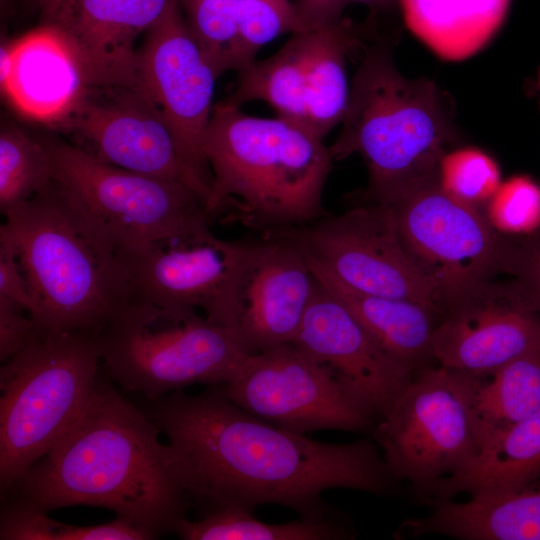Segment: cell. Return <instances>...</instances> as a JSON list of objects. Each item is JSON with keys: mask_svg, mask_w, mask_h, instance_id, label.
<instances>
[{"mask_svg": "<svg viewBox=\"0 0 540 540\" xmlns=\"http://www.w3.org/2000/svg\"><path fill=\"white\" fill-rule=\"evenodd\" d=\"M60 0H33L40 9L42 17L49 13Z\"/></svg>", "mask_w": 540, "mask_h": 540, "instance_id": "40", "label": "cell"}, {"mask_svg": "<svg viewBox=\"0 0 540 540\" xmlns=\"http://www.w3.org/2000/svg\"><path fill=\"white\" fill-rule=\"evenodd\" d=\"M539 86H540V71H539Z\"/></svg>", "mask_w": 540, "mask_h": 540, "instance_id": "42", "label": "cell"}, {"mask_svg": "<svg viewBox=\"0 0 540 540\" xmlns=\"http://www.w3.org/2000/svg\"><path fill=\"white\" fill-rule=\"evenodd\" d=\"M470 375L423 366L375 430L395 479L423 496L465 468L480 452Z\"/></svg>", "mask_w": 540, "mask_h": 540, "instance_id": "8", "label": "cell"}, {"mask_svg": "<svg viewBox=\"0 0 540 540\" xmlns=\"http://www.w3.org/2000/svg\"><path fill=\"white\" fill-rule=\"evenodd\" d=\"M47 512L22 503L8 501L0 518L1 540H149L156 538L149 531L120 517L91 526L63 523L47 516Z\"/></svg>", "mask_w": 540, "mask_h": 540, "instance_id": "30", "label": "cell"}, {"mask_svg": "<svg viewBox=\"0 0 540 540\" xmlns=\"http://www.w3.org/2000/svg\"><path fill=\"white\" fill-rule=\"evenodd\" d=\"M236 6L238 32L231 70L238 73L255 62L259 49L279 35L309 30L288 0H236Z\"/></svg>", "mask_w": 540, "mask_h": 540, "instance_id": "31", "label": "cell"}, {"mask_svg": "<svg viewBox=\"0 0 540 540\" xmlns=\"http://www.w3.org/2000/svg\"><path fill=\"white\" fill-rule=\"evenodd\" d=\"M4 217L0 244L15 255L44 330L96 336L132 299L123 247L54 180Z\"/></svg>", "mask_w": 540, "mask_h": 540, "instance_id": "3", "label": "cell"}, {"mask_svg": "<svg viewBox=\"0 0 540 540\" xmlns=\"http://www.w3.org/2000/svg\"><path fill=\"white\" fill-rule=\"evenodd\" d=\"M511 0H398L410 31L445 60L479 51L502 25Z\"/></svg>", "mask_w": 540, "mask_h": 540, "instance_id": "24", "label": "cell"}, {"mask_svg": "<svg viewBox=\"0 0 540 540\" xmlns=\"http://www.w3.org/2000/svg\"><path fill=\"white\" fill-rule=\"evenodd\" d=\"M250 101H264L278 117L307 129L306 31L293 33L275 54L241 71L236 89L223 102L240 108Z\"/></svg>", "mask_w": 540, "mask_h": 540, "instance_id": "27", "label": "cell"}, {"mask_svg": "<svg viewBox=\"0 0 540 540\" xmlns=\"http://www.w3.org/2000/svg\"><path fill=\"white\" fill-rule=\"evenodd\" d=\"M0 84L24 117L55 128L90 86L81 57L55 25H43L2 44Z\"/></svg>", "mask_w": 540, "mask_h": 540, "instance_id": "20", "label": "cell"}, {"mask_svg": "<svg viewBox=\"0 0 540 540\" xmlns=\"http://www.w3.org/2000/svg\"><path fill=\"white\" fill-rule=\"evenodd\" d=\"M391 44L379 40L364 49L341 132L330 147L333 159L361 155L369 177L362 202L384 205L438 179L440 161L457 138L439 87L402 75Z\"/></svg>", "mask_w": 540, "mask_h": 540, "instance_id": "5", "label": "cell"}, {"mask_svg": "<svg viewBox=\"0 0 540 540\" xmlns=\"http://www.w3.org/2000/svg\"><path fill=\"white\" fill-rule=\"evenodd\" d=\"M516 283L540 315V229L521 237V256Z\"/></svg>", "mask_w": 540, "mask_h": 540, "instance_id": "36", "label": "cell"}, {"mask_svg": "<svg viewBox=\"0 0 540 540\" xmlns=\"http://www.w3.org/2000/svg\"><path fill=\"white\" fill-rule=\"evenodd\" d=\"M173 0H60L43 16L78 51L90 86L139 89L137 37L146 33Z\"/></svg>", "mask_w": 540, "mask_h": 540, "instance_id": "19", "label": "cell"}, {"mask_svg": "<svg viewBox=\"0 0 540 540\" xmlns=\"http://www.w3.org/2000/svg\"><path fill=\"white\" fill-rule=\"evenodd\" d=\"M346 0H298L295 5L309 30L339 22L347 6Z\"/></svg>", "mask_w": 540, "mask_h": 540, "instance_id": "38", "label": "cell"}, {"mask_svg": "<svg viewBox=\"0 0 540 540\" xmlns=\"http://www.w3.org/2000/svg\"><path fill=\"white\" fill-rule=\"evenodd\" d=\"M307 261L319 283L347 307L391 357L413 372L434 359L433 339L441 317L436 309L353 289Z\"/></svg>", "mask_w": 540, "mask_h": 540, "instance_id": "22", "label": "cell"}, {"mask_svg": "<svg viewBox=\"0 0 540 540\" xmlns=\"http://www.w3.org/2000/svg\"><path fill=\"white\" fill-rule=\"evenodd\" d=\"M41 140L53 180L122 247L208 227L206 201L187 185L109 164L64 140Z\"/></svg>", "mask_w": 540, "mask_h": 540, "instance_id": "9", "label": "cell"}, {"mask_svg": "<svg viewBox=\"0 0 540 540\" xmlns=\"http://www.w3.org/2000/svg\"><path fill=\"white\" fill-rule=\"evenodd\" d=\"M17 303L0 297V360L6 362L37 341L45 332Z\"/></svg>", "mask_w": 540, "mask_h": 540, "instance_id": "35", "label": "cell"}, {"mask_svg": "<svg viewBox=\"0 0 540 540\" xmlns=\"http://www.w3.org/2000/svg\"><path fill=\"white\" fill-rule=\"evenodd\" d=\"M387 206L408 255L441 295L501 275L516 276L521 237L497 231L478 208L446 193L438 179Z\"/></svg>", "mask_w": 540, "mask_h": 540, "instance_id": "10", "label": "cell"}, {"mask_svg": "<svg viewBox=\"0 0 540 540\" xmlns=\"http://www.w3.org/2000/svg\"><path fill=\"white\" fill-rule=\"evenodd\" d=\"M95 335L46 331L0 369V486L5 493L67 431L98 381Z\"/></svg>", "mask_w": 540, "mask_h": 540, "instance_id": "6", "label": "cell"}, {"mask_svg": "<svg viewBox=\"0 0 540 540\" xmlns=\"http://www.w3.org/2000/svg\"><path fill=\"white\" fill-rule=\"evenodd\" d=\"M15 2L16 0H0L2 15H7L8 13H10L14 7Z\"/></svg>", "mask_w": 540, "mask_h": 540, "instance_id": "41", "label": "cell"}, {"mask_svg": "<svg viewBox=\"0 0 540 540\" xmlns=\"http://www.w3.org/2000/svg\"><path fill=\"white\" fill-rule=\"evenodd\" d=\"M54 129L79 140V147L109 164L176 181L205 201L210 186L188 166L160 111L137 88L89 86Z\"/></svg>", "mask_w": 540, "mask_h": 540, "instance_id": "14", "label": "cell"}, {"mask_svg": "<svg viewBox=\"0 0 540 540\" xmlns=\"http://www.w3.org/2000/svg\"><path fill=\"white\" fill-rule=\"evenodd\" d=\"M211 170L206 208L264 233L326 215L322 197L332 154L323 139L283 118L244 114L218 102L202 143Z\"/></svg>", "mask_w": 540, "mask_h": 540, "instance_id": "4", "label": "cell"}, {"mask_svg": "<svg viewBox=\"0 0 540 540\" xmlns=\"http://www.w3.org/2000/svg\"><path fill=\"white\" fill-rule=\"evenodd\" d=\"M292 342L330 366L380 417L413 377L414 372L385 352L319 281Z\"/></svg>", "mask_w": 540, "mask_h": 540, "instance_id": "18", "label": "cell"}, {"mask_svg": "<svg viewBox=\"0 0 540 540\" xmlns=\"http://www.w3.org/2000/svg\"><path fill=\"white\" fill-rule=\"evenodd\" d=\"M109 375L156 400L183 387L229 382L246 354L233 332L199 310L130 300L96 335Z\"/></svg>", "mask_w": 540, "mask_h": 540, "instance_id": "7", "label": "cell"}, {"mask_svg": "<svg viewBox=\"0 0 540 540\" xmlns=\"http://www.w3.org/2000/svg\"><path fill=\"white\" fill-rule=\"evenodd\" d=\"M220 387L245 411L304 435L363 431L375 415L330 366L295 342L247 355Z\"/></svg>", "mask_w": 540, "mask_h": 540, "instance_id": "11", "label": "cell"}, {"mask_svg": "<svg viewBox=\"0 0 540 540\" xmlns=\"http://www.w3.org/2000/svg\"><path fill=\"white\" fill-rule=\"evenodd\" d=\"M138 76L139 89L160 111L183 159L210 186L202 143L220 75L190 33L180 0L145 33Z\"/></svg>", "mask_w": 540, "mask_h": 540, "instance_id": "16", "label": "cell"}, {"mask_svg": "<svg viewBox=\"0 0 540 540\" xmlns=\"http://www.w3.org/2000/svg\"><path fill=\"white\" fill-rule=\"evenodd\" d=\"M500 183L497 163L479 149L448 151L440 161L439 186L452 197L476 208L486 205Z\"/></svg>", "mask_w": 540, "mask_h": 540, "instance_id": "33", "label": "cell"}, {"mask_svg": "<svg viewBox=\"0 0 540 540\" xmlns=\"http://www.w3.org/2000/svg\"><path fill=\"white\" fill-rule=\"evenodd\" d=\"M152 401L144 412L167 437L187 496L206 513L276 504L318 519L330 515L322 499L329 489L382 495L392 488L395 478L371 441L310 439L245 411L220 385Z\"/></svg>", "mask_w": 540, "mask_h": 540, "instance_id": "1", "label": "cell"}, {"mask_svg": "<svg viewBox=\"0 0 540 540\" xmlns=\"http://www.w3.org/2000/svg\"><path fill=\"white\" fill-rule=\"evenodd\" d=\"M268 233L289 239L353 289L420 302L441 314V292L408 255L387 205L362 202L339 215Z\"/></svg>", "mask_w": 540, "mask_h": 540, "instance_id": "12", "label": "cell"}, {"mask_svg": "<svg viewBox=\"0 0 540 540\" xmlns=\"http://www.w3.org/2000/svg\"><path fill=\"white\" fill-rule=\"evenodd\" d=\"M53 182L47 149L14 124L0 131V210L6 215Z\"/></svg>", "mask_w": 540, "mask_h": 540, "instance_id": "29", "label": "cell"}, {"mask_svg": "<svg viewBox=\"0 0 540 540\" xmlns=\"http://www.w3.org/2000/svg\"><path fill=\"white\" fill-rule=\"evenodd\" d=\"M472 378L480 451L502 432L540 410V349L490 374Z\"/></svg>", "mask_w": 540, "mask_h": 540, "instance_id": "26", "label": "cell"}, {"mask_svg": "<svg viewBox=\"0 0 540 540\" xmlns=\"http://www.w3.org/2000/svg\"><path fill=\"white\" fill-rule=\"evenodd\" d=\"M303 252L289 239L263 234L242 252L214 323L229 328L248 355L292 342L317 289Z\"/></svg>", "mask_w": 540, "mask_h": 540, "instance_id": "13", "label": "cell"}, {"mask_svg": "<svg viewBox=\"0 0 540 540\" xmlns=\"http://www.w3.org/2000/svg\"><path fill=\"white\" fill-rule=\"evenodd\" d=\"M347 4L357 2L365 4L371 8H384V7H390L395 2H398V0H346Z\"/></svg>", "mask_w": 540, "mask_h": 540, "instance_id": "39", "label": "cell"}, {"mask_svg": "<svg viewBox=\"0 0 540 540\" xmlns=\"http://www.w3.org/2000/svg\"><path fill=\"white\" fill-rule=\"evenodd\" d=\"M432 513L404 521L402 535L462 540H540V478L517 490L431 501Z\"/></svg>", "mask_w": 540, "mask_h": 540, "instance_id": "21", "label": "cell"}, {"mask_svg": "<svg viewBox=\"0 0 540 540\" xmlns=\"http://www.w3.org/2000/svg\"><path fill=\"white\" fill-rule=\"evenodd\" d=\"M193 38L218 74L231 70L237 38L236 0H180Z\"/></svg>", "mask_w": 540, "mask_h": 540, "instance_id": "32", "label": "cell"}, {"mask_svg": "<svg viewBox=\"0 0 540 540\" xmlns=\"http://www.w3.org/2000/svg\"><path fill=\"white\" fill-rule=\"evenodd\" d=\"M485 217L500 233L522 237L540 229V185L527 175L501 182L486 203Z\"/></svg>", "mask_w": 540, "mask_h": 540, "instance_id": "34", "label": "cell"}, {"mask_svg": "<svg viewBox=\"0 0 540 540\" xmlns=\"http://www.w3.org/2000/svg\"><path fill=\"white\" fill-rule=\"evenodd\" d=\"M0 297L17 303L32 316L34 302L26 279L13 252L2 244H0Z\"/></svg>", "mask_w": 540, "mask_h": 540, "instance_id": "37", "label": "cell"}, {"mask_svg": "<svg viewBox=\"0 0 540 540\" xmlns=\"http://www.w3.org/2000/svg\"><path fill=\"white\" fill-rule=\"evenodd\" d=\"M540 349V315L515 280H489L442 293L433 339L439 365L484 376Z\"/></svg>", "mask_w": 540, "mask_h": 540, "instance_id": "15", "label": "cell"}, {"mask_svg": "<svg viewBox=\"0 0 540 540\" xmlns=\"http://www.w3.org/2000/svg\"><path fill=\"white\" fill-rule=\"evenodd\" d=\"M185 540H338L354 538L352 528L340 520L325 518L265 523L252 511L223 507L205 513L198 521L180 519L173 530Z\"/></svg>", "mask_w": 540, "mask_h": 540, "instance_id": "28", "label": "cell"}, {"mask_svg": "<svg viewBox=\"0 0 540 540\" xmlns=\"http://www.w3.org/2000/svg\"><path fill=\"white\" fill-rule=\"evenodd\" d=\"M307 129L324 137L341 123L349 100L346 59L362 46L359 29L351 20L306 31Z\"/></svg>", "mask_w": 540, "mask_h": 540, "instance_id": "25", "label": "cell"}, {"mask_svg": "<svg viewBox=\"0 0 540 540\" xmlns=\"http://www.w3.org/2000/svg\"><path fill=\"white\" fill-rule=\"evenodd\" d=\"M160 433L144 411L98 379L73 424L6 493L45 512L99 506L156 537L173 532L185 517L187 494Z\"/></svg>", "mask_w": 540, "mask_h": 540, "instance_id": "2", "label": "cell"}, {"mask_svg": "<svg viewBox=\"0 0 540 540\" xmlns=\"http://www.w3.org/2000/svg\"><path fill=\"white\" fill-rule=\"evenodd\" d=\"M540 478V410L514 424L462 470L436 484L426 497L450 499L517 490Z\"/></svg>", "mask_w": 540, "mask_h": 540, "instance_id": "23", "label": "cell"}, {"mask_svg": "<svg viewBox=\"0 0 540 540\" xmlns=\"http://www.w3.org/2000/svg\"><path fill=\"white\" fill-rule=\"evenodd\" d=\"M242 247L243 241L221 239L209 227L124 247L132 299L196 309L213 322Z\"/></svg>", "mask_w": 540, "mask_h": 540, "instance_id": "17", "label": "cell"}]
</instances>
